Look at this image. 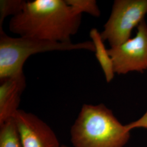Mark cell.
<instances>
[{
  "mask_svg": "<svg viewBox=\"0 0 147 147\" xmlns=\"http://www.w3.org/2000/svg\"><path fill=\"white\" fill-rule=\"evenodd\" d=\"M26 1L1 0L0 1V32L3 31L2 25L5 18L12 17L20 13L26 3Z\"/></svg>",
  "mask_w": 147,
  "mask_h": 147,
  "instance_id": "30bf717a",
  "label": "cell"
},
{
  "mask_svg": "<svg viewBox=\"0 0 147 147\" xmlns=\"http://www.w3.org/2000/svg\"><path fill=\"white\" fill-rule=\"evenodd\" d=\"M69 5L76 9L81 14L86 13L95 17L100 16V11L95 0H65Z\"/></svg>",
  "mask_w": 147,
  "mask_h": 147,
  "instance_id": "8fae6325",
  "label": "cell"
},
{
  "mask_svg": "<svg viewBox=\"0 0 147 147\" xmlns=\"http://www.w3.org/2000/svg\"><path fill=\"white\" fill-rule=\"evenodd\" d=\"M137 28L134 38L108 49L115 73L118 75L131 71L143 73L147 69V24L145 20Z\"/></svg>",
  "mask_w": 147,
  "mask_h": 147,
  "instance_id": "5b68a950",
  "label": "cell"
},
{
  "mask_svg": "<svg viewBox=\"0 0 147 147\" xmlns=\"http://www.w3.org/2000/svg\"><path fill=\"white\" fill-rule=\"evenodd\" d=\"M76 50L95 52L94 45L92 41L55 42L27 37H10L3 31L0 32V79L23 73L24 64L33 55Z\"/></svg>",
  "mask_w": 147,
  "mask_h": 147,
  "instance_id": "3957f363",
  "label": "cell"
},
{
  "mask_svg": "<svg viewBox=\"0 0 147 147\" xmlns=\"http://www.w3.org/2000/svg\"><path fill=\"white\" fill-rule=\"evenodd\" d=\"M82 15L65 0L29 1L11 18L9 29L20 37L70 42L81 26Z\"/></svg>",
  "mask_w": 147,
  "mask_h": 147,
  "instance_id": "6da1fadb",
  "label": "cell"
},
{
  "mask_svg": "<svg viewBox=\"0 0 147 147\" xmlns=\"http://www.w3.org/2000/svg\"><path fill=\"white\" fill-rule=\"evenodd\" d=\"M22 147H61L55 133L38 116L18 110L13 117Z\"/></svg>",
  "mask_w": 147,
  "mask_h": 147,
  "instance_id": "8992f818",
  "label": "cell"
},
{
  "mask_svg": "<svg viewBox=\"0 0 147 147\" xmlns=\"http://www.w3.org/2000/svg\"><path fill=\"white\" fill-rule=\"evenodd\" d=\"M61 147H69L68 146H65V145H63V146H61Z\"/></svg>",
  "mask_w": 147,
  "mask_h": 147,
  "instance_id": "4fadbf2b",
  "label": "cell"
},
{
  "mask_svg": "<svg viewBox=\"0 0 147 147\" xmlns=\"http://www.w3.org/2000/svg\"><path fill=\"white\" fill-rule=\"evenodd\" d=\"M74 147H123L130 131L101 104L82 106L70 130Z\"/></svg>",
  "mask_w": 147,
  "mask_h": 147,
  "instance_id": "7a4b0ae2",
  "label": "cell"
},
{
  "mask_svg": "<svg viewBox=\"0 0 147 147\" xmlns=\"http://www.w3.org/2000/svg\"><path fill=\"white\" fill-rule=\"evenodd\" d=\"M126 128L129 131H131L136 128H145L147 129V111L144 115L138 120L132 121L131 123L125 125Z\"/></svg>",
  "mask_w": 147,
  "mask_h": 147,
  "instance_id": "7c38bea8",
  "label": "cell"
},
{
  "mask_svg": "<svg viewBox=\"0 0 147 147\" xmlns=\"http://www.w3.org/2000/svg\"><path fill=\"white\" fill-rule=\"evenodd\" d=\"M89 36L94 45L95 56L105 74L106 81L110 82L115 76L113 64L108 50L106 49L101 33L96 28H92Z\"/></svg>",
  "mask_w": 147,
  "mask_h": 147,
  "instance_id": "ba28073f",
  "label": "cell"
},
{
  "mask_svg": "<svg viewBox=\"0 0 147 147\" xmlns=\"http://www.w3.org/2000/svg\"><path fill=\"white\" fill-rule=\"evenodd\" d=\"M0 147H22L14 118L0 124Z\"/></svg>",
  "mask_w": 147,
  "mask_h": 147,
  "instance_id": "9c48e42d",
  "label": "cell"
},
{
  "mask_svg": "<svg viewBox=\"0 0 147 147\" xmlns=\"http://www.w3.org/2000/svg\"><path fill=\"white\" fill-rule=\"evenodd\" d=\"M147 14V0H116L109 20L101 36L111 47L130 39L132 30L144 20Z\"/></svg>",
  "mask_w": 147,
  "mask_h": 147,
  "instance_id": "277c9868",
  "label": "cell"
},
{
  "mask_svg": "<svg viewBox=\"0 0 147 147\" xmlns=\"http://www.w3.org/2000/svg\"><path fill=\"white\" fill-rule=\"evenodd\" d=\"M0 124L13 118L19 110L21 95L26 87L24 72L0 79Z\"/></svg>",
  "mask_w": 147,
  "mask_h": 147,
  "instance_id": "52a82bcc",
  "label": "cell"
}]
</instances>
